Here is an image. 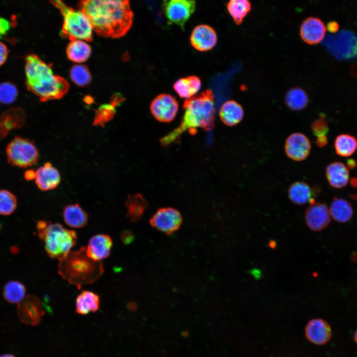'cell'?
<instances>
[{"label": "cell", "instance_id": "obj_1", "mask_svg": "<svg viewBox=\"0 0 357 357\" xmlns=\"http://www.w3.org/2000/svg\"><path fill=\"white\" fill-rule=\"evenodd\" d=\"M79 9L99 36L119 38L131 28L133 13L129 0H79Z\"/></svg>", "mask_w": 357, "mask_h": 357}, {"label": "cell", "instance_id": "obj_2", "mask_svg": "<svg viewBox=\"0 0 357 357\" xmlns=\"http://www.w3.org/2000/svg\"><path fill=\"white\" fill-rule=\"evenodd\" d=\"M184 113L179 125L160 139L163 146H167L176 141L186 131L195 134L197 128L211 130L214 127V96L211 90L207 89L185 100Z\"/></svg>", "mask_w": 357, "mask_h": 357}, {"label": "cell", "instance_id": "obj_3", "mask_svg": "<svg viewBox=\"0 0 357 357\" xmlns=\"http://www.w3.org/2000/svg\"><path fill=\"white\" fill-rule=\"evenodd\" d=\"M25 73L28 89L42 102L61 99L69 90L68 81L54 74L52 64L45 62L36 55L26 57Z\"/></svg>", "mask_w": 357, "mask_h": 357}, {"label": "cell", "instance_id": "obj_4", "mask_svg": "<svg viewBox=\"0 0 357 357\" xmlns=\"http://www.w3.org/2000/svg\"><path fill=\"white\" fill-rule=\"evenodd\" d=\"M59 261V274L78 289L92 284L104 272L102 262L90 258L86 253V247L69 251Z\"/></svg>", "mask_w": 357, "mask_h": 357}, {"label": "cell", "instance_id": "obj_5", "mask_svg": "<svg viewBox=\"0 0 357 357\" xmlns=\"http://www.w3.org/2000/svg\"><path fill=\"white\" fill-rule=\"evenodd\" d=\"M36 229L39 238L44 242L45 250L51 258L60 260L77 243L76 232L68 230L58 223L39 221Z\"/></svg>", "mask_w": 357, "mask_h": 357}, {"label": "cell", "instance_id": "obj_6", "mask_svg": "<svg viewBox=\"0 0 357 357\" xmlns=\"http://www.w3.org/2000/svg\"><path fill=\"white\" fill-rule=\"evenodd\" d=\"M61 13L63 21L60 35L70 41L76 40L91 42L93 27L85 15L80 10H74L62 0H50Z\"/></svg>", "mask_w": 357, "mask_h": 357}, {"label": "cell", "instance_id": "obj_7", "mask_svg": "<svg viewBox=\"0 0 357 357\" xmlns=\"http://www.w3.org/2000/svg\"><path fill=\"white\" fill-rule=\"evenodd\" d=\"M6 154L9 164L21 168L34 165L39 159V152L33 142L20 137H16L8 144Z\"/></svg>", "mask_w": 357, "mask_h": 357}, {"label": "cell", "instance_id": "obj_8", "mask_svg": "<svg viewBox=\"0 0 357 357\" xmlns=\"http://www.w3.org/2000/svg\"><path fill=\"white\" fill-rule=\"evenodd\" d=\"M325 44L330 52L338 60H349L357 57V37L352 31L344 29L328 36Z\"/></svg>", "mask_w": 357, "mask_h": 357}, {"label": "cell", "instance_id": "obj_9", "mask_svg": "<svg viewBox=\"0 0 357 357\" xmlns=\"http://www.w3.org/2000/svg\"><path fill=\"white\" fill-rule=\"evenodd\" d=\"M163 12L171 22L182 30L196 8L195 0H162Z\"/></svg>", "mask_w": 357, "mask_h": 357}, {"label": "cell", "instance_id": "obj_10", "mask_svg": "<svg viewBox=\"0 0 357 357\" xmlns=\"http://www.w3.org/2000/svg\"><path fill=\"white\" fill-rule=\"evenodd\" d=\"M17 315L21 322L32 326L38 325L45 314L40 299L29 295L17 304Z\"/></svg>", "mask_w": 357, "mask_h": 357}, {"label": "cell", "instance_id": "obj_11", "mask_svg": "<svg viewBox=\"0 0 357 357\" xmlns=\"http://www.w3.org/2000/svg\"><path fill=\"white\" fill-rule=\"evenodd\" d=\"M151 113L157 120L163 122L172 121L176 117L178 103L175 97L168 94H161L152 101Z\"/></svg>", "mask_w": 357, "mask_h": 357}, {"label": "cell", "instance_id": "obj_12", "mask_svg": "<svg viewBox=\"0 0 357 357\" xmlns=\"http://www.w3.org/2000/svg\"><path fill=\"white\" fill-rule=\"evenodd\" d=\"M182 221L180 213L177 209L167 207L159 209L151 217L152 227L167 235H171L180 227Z\"/></svg>", "mask_w": 357, "mask_h": 357}, {"label": "cell", "instance_id": "obj_13", "mask_svg": "<svg viewBox=\"0 0 357 357\" xmlns=\"http://www.w3.org/2000/svg\"><path fill=\"white\" fill-rule=\"evenodd\" d=\"M311 144L308 138L303 133L295 132L286 139L285 151L287 156L296 161L305 159L309 155Z\"/></svg>", "mask_w": 357, "mask_h": 357}, {"label": "cell", "instance_id": "obj_14", "mask_svg": "<svg viewBox=\"0 0 357 357\" xmlns=\"http://www.w3.org/2000/svg\"><path fill=\"white\" fill-rule=\"evenodd\" d=\"M305 336L307 340L316 345H323L331 340L332 329L329 323L321 318L310 320L305 327Z\"/></svg>", "mask_w": 357, "mask_h": 357}, {"label": "cell", "instance_id": "obj_15", "mask_svg": "<svg viewBox=\"0 0 357 357\" xmlns=\"http://www.w3.org/2000/svg\"><path fill=\"white\" fill-rule=\"evenodd\" d=\"M305 220L311 230L319 232L324 230L330 222V213L327 206L315 202L310 204L305 211Z\"/></svg>", "mask_w": 357, "mask_h": 357}, {"label": "cell", "instance_id": "obj_16", "mask_svg": "<svg viewBox=\"0 0 357 357\" xmlns=\"http://www.w3.org/2000/svg\"><path fill=\"white\" fill-rule=\"evenodd\" d=\"M190 43L196 50L208 51L213 49L217 42L215 30L206 24H200L194 28L190 37Z\"/></svg>", "mask_w": 357, "mask_h": 357}, {"label": "cell", "instance_id": "obj_17", "mask_svg": "<svg viewBox=\"0 0 357 357\" xmlns=\"http://www.w3.org/2000/svg\"><path fill=\"white\" fill-rule=\"evenodd\" d=\"M326 31V27L320 19L315 17H308L301 23L299 35L305 43L309 45H315L324 39Z\"/></svg>", "mask_w": 357, "mask_h": 357}, {"label": "cell", "instance_id": "obj_18", "mask_svg": "<svg viewBox=\"0 0 357 357\" xmlns=\"http://www.w3.org/2000/svg\"><path fill=\"white\" fill-rule=\"evenodd\" d=\"M35 179L38 187L46 191L55 189L60 182L61 177L58 170L48 162L36 171Z\"/></svg>", "mask_w": 357, "mask_h": 357}, {"label": "cell", "instance_id": "obj_19", "mask_svg": "<svg viewBox=\"0 0 357 357\" xmlns=\"http://www.w3.org/2000/svg\"><path fill=\"white\" fill-rule=\"evenodd\" d=\"M113 246L111 238L106 234H97L89 239L86 247L88 256L93 260L101 261L109 257Z\"/></svg>", "mask_w": 357, "mask_h": 357}, {"label": "cell", "instance_id": "obj_20", "mask_svg": "<svg viewBox=\"0 0 357 357\" xmlns=\"http://www.w3.org/2000/svg\"><path fill=\"white\" fill-rule=\"evenodd\" d=\"M62 214L65 223L72 228H82L88 223L87 213L78 204H70L65 206Z\"/></svg>", "mask_w": 357, "mask_h": 357}, {"label": "cell", "instance_id": "obj_21", "mask_svg": "<svg viewBox=\"0 0 357 357\" xmlns=\"http://www.w3.org/2000/svg\"><path fill=\"white\" fill-rule=\"evenodd\" d=\"M244 116L242 106L234 100L225 102L219 111L221 121L227 126H234L240 122Z\"/></svg>", "mask_w": 357, "mask_h": 357}, {"label": "cell", "instance_id": "obj_22", "mask_svg": "<svg viewBox=\"0 0 357 357\" xmlns=\"http://www.w3.org/2000/svg\"><path fill=\"white\" fill-rule=\"evenodd\" d=\"M326 176L331 186L341 188L348 183L349 173L344 164L340 162H334L327 167Z\"/></svg>", "mask_w": 357, "mask_h": 357}, {"label": "cell", "instance_id": "obj_23", "mask_svg": "<svg viewBox=\"0 0 357 357\" xmlns=\"http://www.w3.org/2000/svg\"><path fill=\"white\" fill-rule=\"evenodd\" d=\"M288 194L290 200L297 205L315 202L312 197L313 190L307 183L303 181H296L292 183L288 189Z\"/></svg>", "mask_w": 357, "mask_h": 357}, {"label": "cell", "instance_id": "obj_24", "mask_svg": "<svg viewBox=\"0 0 357 357\" xmlns=\"http://www.w3.org/2000/svg\"><path fill=\"white\" fill-rule=\"evenodd\" d=\"M100 306L98 295L88 291H83L77 297L75 304L76 312L85 315L97 311Z\"/></svg>", "mask_w": 357, "mask_h": 357}, {"label": "cell", "instance_id": "obj_25", "mask_svg": "<svg viewBox=\"0 0 357 357\" xmlns=\"http://www.w3.org/2000/svg\"><path fill=\"white\" fill-rule=\"evenodd\" d=\"M66 53L68 59L75 63H82L86 61L91 53L90 46L81 40L71 41L68 44Z\"/></svg>", "mask_w": 357, "mask_h": 357}, {"label": "cell", "instance_id": "obj_26", "mask_svg": "<svg viewBox=\"0 0 357 357\" xmlns=\"http://www.w3.org/2000/svg\"><path fill=\"white\" fill-rule=\"evenodd\" d=\"M201 85V81L198 77L189 76L178 79L173 88L180 98L188 99L199 90Z\"/></svg>", "mask_w": 357, "mask_h": 357}, {"label": "cell", "instance_id": "obj_27", "mask_svg": "<svg viewBox=\"0 0 357 357\" xmlns=\"http://www.w3.org/2000/svg\"><path fill=\"white\" fill-rule=\"evenodd\" d=\"M126 217L131 222L140 219L147 207V202L140 194L128 195L125 201Z\"/></svg>", "mask_w": 357, "mask_h": 357}, {"label": "cell", "instance_id": "obj_28", "mask_svg": "<svg viewBox=\"0 0 357 357\" xmlns=\"http://www.w3.org/2000/svg\"><path fill=\"white\" fill-rule=\"evenodd\" d=\"M329 213L336 222L346 223L352 218L353 209L351 204L347 200L335 198L331 204Z\"/></svg>", "mask_w": 357, "mask_h": 357}, {"label": "cell", "instance_id": "obj_29", "mask_svg": "<svg viewBox=\"0 0 357 357\" xmlns=\"http://www.w3.org/2000/svg\"><path fill=\"white\" fill-rule=\"evenodd\" d=\"M226 7L234 22L239 25L251 11V4L249 0H229Z\"/></svg>", "mask_w": 357, "mask_h": 357}, {"label": "cell", "instance_id": "obj_30", "mask_svg": "<svg viewBox=\"0 0 357 357\" xmlns=\"http://www.w3.org/2000/svg\"><path fill=\"white\" fill-rule=\"evenodd\" d=\"M285 102L286 106L291 110L300 111L306 107L309 98L305 90L296 87L290 89L286 93Z\"/></svg>", "mask_w": 357, "mask_h": 357}, {"label": "cell", "instance_id": "obj_31", "mask_svg": "<svg viewBox=\"0 0 357 357\" xmlns=\"http://www.w3.org/2000/svg\"><path fill=\"white\" fill-rule=\"evenodd\" d=\"M336 154L342 157H349L357 149V140L352 135L342 134L337 136L334 142Z\"/></svg>", "mask_w": 357, "mask_h": 357}, {"label": "cell", "instance_id": "obj_32", "mask_svg": "<svg viewBox=\"0 0 357 357\" xmlns=\"http://www.w3.org/2000/svg\"><path fill=\"white\" fill-rule=\"evenodd\" d=\"M25 286L17 281H11L6 283L2 292L4 300L12 303H18L21 301L25 298Z\"/></svg>", "mask_w": 357, "mask_h": 357}, {"label": "cell", "instance_id": "obj_33", "mask_svg": "<svg viewBox=\"0 0 357 357\" xmlns=\"http://www.w3.org/2000/svg\"><path fill=\"white\" fill-rule=\"evenodd\" d=\"M69 76L77 85L84 87L91 81V74L88 67L82 64L73 65L70 69Z\"/></svg>", "mask_w": 357, "mask_h": 357}, {"label": "cell", "instance_id": "obj_34", "mask_svg": "<svg viewBox=\"0 0 357 357\" xmlns=\"http://www.w3.org/2000/svg\"><path fill=\"white\" fill-rule=\"evenodd\" d=\"M17 201L15 196L7 190H0V214L8 215L15 210Z\"/></svg>", "mask_w": 357, "mask_h": 357}, {"label": "cell", "instance_id": "obj_35", "mask_svg": "<svg viewBox=\"0 0 357 357\" xmlns=\"http://www.w3.org/2000/svg\"><path fill=\"white\" fill-rule=\"evenodd\" d=\"M17 90L15 86L10 83L0 84V101L4 104H10L16 99Z\"/></svg>", "mask_w": 357, "mask_h": 357}, {"label": "cell", "instance_id": "obj_36", "mask_svg": "<svg viewBox=\"0 0 357 357\" xmlns=\"http://www.w3.org/2000/svg\"><path fill=\"white\" fill-rule=\"evenodd\" d=\"M114 113V107L110 105H103L100 107L97 112L94 125L103 126L105 123L112 118Z\"/></svg>", "mask_w": 357, "mask_h": 357}, {"label": "cell", "instance_id": "obj_37", "mask_svg": "<svg viewBox=\"0 0 357 357\" xmlns=\"http://www.w3.org/2000/svg\"><path fill=\"white\" fill-rule=\"evenodd\" d=\"M311 130L316 136L326 135L328 131L326 123L321 119L314 121L311 125Z\"/></svg>", "mask_w": 357, "mask_h": 357}, {"label": "cell", "instance_id": "obj_38", "mask_svg": "<svg viewBox=\"0 0 357 357\" xmlns=\"http://www.w3.org/2000/svg\"><path fill=\"white\" fill-rule=\"evenodd\" d=\"M10 27L9 21L0 16V38H2L8 33Z\"/></svg>", "mask_w": 357, "mask_h": 357}, {"label": "cell", "instance_id": "obj_39", "mask_svg": "<svg viewBox=\"0 0 357 357\" xmlns=\"http://www.w3.org/2000/svg\"><path fill=\"white\" fill-rule=\"evenodd\" d=\"M8 53L7 47L0 41V66L6 61L8 57Z\"/></svg>", "mask_w": 357, "mask_h": 357}, {"label": "cell", "instance_id": "obj_40", "mask_svg": "<svg viewBox=\"0 0 357 357\" xmlns=\"http://www.w3.org/2000/svg\"><path fill=\"white\" fill-rule=\"evenodd\" d=\"M327 142L328 140L326 135L317 136V139L315 141V144L319 147H324Z\"/></svg>", "mask_w": 357, "mask_h": 357}, {"label": "cell", "instance_id": "obj_41", "mask_svg": "<svg viewBox=\"0 0 357 357\" xmlns=\"http://www.w3.org/2000/svg\"><path fill=\"white\" fill-rule=\"evenodd\" d=\"M121 239L124 243H128L132 241L133 236L130 232L126 231L121 234Z\"/></svg>", "mask_w": 357, "mask_h": 357}, {"label": "cell", "instance_id": "obj_42", "mask_svg": "<svg viewBox=\"0 0 357 357\" xmlns=\"http://www.w3.org/2000/svg\"><path fill=\"white\" fill-rule=\"evenodd\" d=\"M328 30L331 33H335L339 29L338 24L335 21H331L327 25Z\"/></svg>", "mask_w": 357, "mask_h": 357}, {"label": "cell", "instance_id": "obj_43", "mask_svg": "<svg viewBox=\"0 0 357 357\" xmlns=\"http://www.w3.org/2000/svg\"><path fill=\"white\" fill-rule=\"evenodd\" d=\"M24 177L28 180L34 179L36 178V171L33 170H29L25 172Z\"/></svg>", "mask_w": 357, "mask_h": 357}, {"label": "cell", "instance_id": "obj_44", "mask_svg": "<svg viewBox=\"0 0 357 357\" xmlns=\"http://www.w3.org/2000/svg\"><path fill=\"white\" fill-rule=\"evenodd\" d=\"M347 165L349 169H353L356 167L357 162L353 159H349L347 161Z\"/></svg>", "mask_w": 357, "mask_h": 357}, {"label": "cell", "instance_id": "obj_45", "mask_svg": "<svg viewBox=\"0 0 357 357\" xmlns=\"http://www.w3.org/2000/svg\"><path fill=\"white\" fill-rule=\"evenodd\" d=\"M351 259L353 262L357 263V252H354L352 254Z\"/></svg>", "mask_w": 357, "mask_h": 357}, {"label": "cell", "instance_id": "obj_46", "mask_svg": "<svg viewBox=\"0 0 357 357\" xmlns=\"http://www.w3.org/2000/svg\"><path fill=\"white\" fill-rule=\"evenodd\" d=\"M351 184L353 187H357V178H353L351 181Z\"/></svg>", "mask_w": 357, "mask_h": 357}, {"label": "cell", "instance_id": "obj_47", "mask_svg": "<svg viewBox=\"0 0 357 357\" xmlns=\"http://www.w3.org/2000/svg\"><path fill=\"white\" fill-rule=\"evenodd\" d=\"M0 357H15L14 355L9 354H3L1 356H0Z\"/></svg>", "mask_w": 357, "mask_h": 357}, {"label": "cell", "instance_id": "obj_48", "mask_svg": "<svg viewBox=\"0 0 357 357\" xmlns=\"http://www.w3.org/2000/svg\"><path fill=\"white\" fill-rule=\"evenodd\" d=\"M354 340L355 342L357 345V329L355 332L354 335Z\"/></svg>", "mask_w": 357, "mask_h": 357}, {"label": "cell", "instance_id": "obj_49", "mask_svg": "<svg viewBox=\"0 0 357 357\" xmlns=\"http://www.w3.org/2000/svg\"><path fill=\"white\" fill-rule=\"evenodd\" d=\"M351 197H352L353 199H354L357 200V193L351 195Z\"/></svg>", "mask_w": 357, "mask_h": 357}]
</instances>
